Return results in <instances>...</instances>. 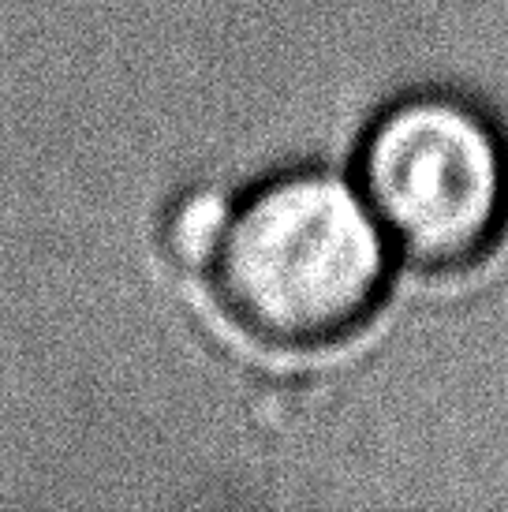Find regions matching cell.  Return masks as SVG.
Listing matches in <instances>:
<instances>
[{"instance_id": "2", "label": "cell", "mask_w": 508, "mask_h": 512, "mask_svg": "<svg viewBox=\"0 0 508 512\" xmlns=\"http://www.w3.org/2000/svg\"><path fill=\"white\" fill-rule=\"evenodd\" d=\"M355 187L396 258L456 273L479 262L508 221V146L479 105L411 94L367 128Z\"/></svg>"}, {"instance_id": "3", "label": "cell", "mask_w": 508, "mask_h": 512, "mask_svg": "<svg viewBox=\"0 0 508 512\" xmlns=\"http://www.w3.org/2000/svg\"><path fill=\"white\" fill-rule=\"evenodd\" d=\"M232 210H236V202H228L213 187H198V191L184 195L172 206V214L165 217V228H161V243H165L172 262L180 270H198L210 277L213 258L221 251V240H225L228 221H232Z\"/></svg>"}, {"instance_id": "1", "label": "cell", "mask_w": 508, "mask_h": 512, "mask_svg": "<svg viewBox=\"0 0 508 512\" xmlns=\"http://www.w3.org/2000/svg\"><path fill=\"white\" fill-rule=\"evenodd\" d=\"M393 258L359 187L299 169L236 202L210 281L243 333L269 348H325L367 326Z\"/></svg>"}]
</instances>
